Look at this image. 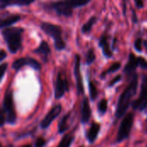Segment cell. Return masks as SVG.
<instances>
[{"label":"cell","instance_id":"6da1fadb","mask_svg":"<svg viewBox=\"0 0 147 147\" xmlns=\"http://www.w3.org/2000/svg\"><path fill=\"white\" fill-rule=\"evenodd\" d=\"M91 0H58L43 4V8L54 11L58 16L70 17L72 16L74 9L85 6Z\"/></svg>","mask_w":147,"mask_h":147},{"label":"cell","instance_id":"7a4b0ae2","mask_svg":"<svg viewBox=\"0 0 147 147\" xmlns=\"http://www.w3.org/2000/svg\"><path fill=\"white\" fill-rule=\"evenodd\" d=\"M137 87H138V75L135 73L131 78V82L129 85L125 89V90L122 92V94L119 98L116 111H115V118L117 120L124 116V115L126 114L127 110L130 106L131 99L136 94Z\"/></svg>","mask_w":147,"mask_h":147},{"label":"cell","instance_id":"3957f363","mask_svg":"<svg viewBox=\"0 0 147 147\" xmlns=\"http://www.w3.org/2000/svg\"><path fill=\"white\" fill-rule=\"evenodd\" d=\"M23 28L16 27H9L3 28L2 35L8 49L11 53H16L22 47V37L23 34Z\"/></svg>","mask_w":147,"mask_h":147},{"label":"cell","instance_id":"277c9868","mask_svg":"<svg viewBox=\"0 0 147 147\" xmlns=\"http://www.w3.org/2000/svg\"><path fill=\"white\" fill-rule=\"evenodd\" d=\"M40 29L54 41V47L58 51H62L65 48V42L63 39V31L60 26L50 22H43L40 23Z\"/></svg>","mask_w":147,"mask_h":147},{"label":"cell","instance_id":"5b68a950","mask_svg":"<svg viewBox=\"0 0 147 147\" xmlns=\"http://www.w3.org/2000/svg\"><path fill=\"white\" fill-rule=\"evenodd\" d=\"M134 115L133 113H128L124 116L118 131V134L116 137V142H121L124 140L127 139L130 135V132L132 130L134 125Z\"/></svg>","mask_w":147,"mask_h":147},{"label":"cell","instance_id":"8992f818","mask_svg":"<svg viewBox=\"0 0 147 147\" xmlns=\"http://www.w3.org/2000/svg\"><path fill=\"white\" fill-rule=\"evenodd\" d=\"M141 67L145 70H147V61L142 57H136L133 53L129 54L128 62L127 63L124 72L127 75L128 78H132L135 74V70L137 67Z\"/></svg>","mask_w":147,"mask_h":147},{"label":"cell","instance_id":"52a82bcc","mask_svg":"<svg viewBox=\"0 0 147 147\" xmlns=\"http://www.w3.org/2000/svg\"><path fill=\"white\" fill-rule=\"evenodd\" d=\"M3 110L6 115V122L9 124H15L16 121V114L14 109L12 93L9 90H7L3 99Z\"/></svg>","mask_w":147,"mask_h":147},{"label":"cell","instance_id":"ba28073f","mask_svg":"<svg viewBox=\"0 0 147 147\" xmlns=\"http://www.w3.org/2000/svg\"><path fill=\"white\" fill-rule=\"evenodd\" d=\"M133 108L140 111L145 110L147 108V75L143 76L140 94L139 98L133 102Z\"/></svg>","mask_w":147,"mask_h":147},{"label":"cell","instance_id":"9c48e42d","mask_svg":"<svg viewBox=\"0 0 147 147\" xmlns=\"http://www.w3.org/2000/svg\"><path fill=\"white\" fill-rule=\"evenodd\" d=\"M69 90L68 81L62 72H59L57 76L54 88V96L56 99L61 98L66 91Z\"/></svg>","mask_w":147,"mask_h":147},{"label":"cell","instance_id":"30bf717a","mask_svg":"<svg viewBox=\"0 0 147 147\" xmlns=\"http://www.w3.org/2000/svg\"><path fill=\"white\" fill-rule=\"evenodd\" d=\"M25 65H28V66H30L32 68H34V70H40L41 68V65L40 64L34 59L33 58H30V57H24V58H20V59H17L16 60H15L12 64V68L15 69L16 71H18L20 70L22 67L25 66Z\"/></svg>","mask_w":147,"mask_h":147},{"label":"cell","instance_id":"8fae6325","mask_svg":"<svg viewBox=\"0 0 147 147\" xmlns=\"http://www.w3.org/2000/svg\"><path fill=\"white\" fill-rule=\"evenodd\" d=\"M62 110V107L61 105H56L54 106L46 115V117L42 120V121L40 122V127L43 129L47 128L51 123L59 115V114L61 113Z\"/></svg>","mask_w":147,"mask_h":147},{"label":"cell","instance_id":"7c38bea8","mask_svg":"<svg viewBox=\"0 0 147 147\" xmlns=\"http://www.w3.org/2000/svg\"><path fill=\"white\" fill-rule=\"evenodd\" d=\"M74 74L76 78L77 83V90L78 94L84 93V85H83V79L80 72V56L78 54L75 57V65H74Z\"/></svg>","mask_w":147,"mask_h":147},{"label":"cell","instance_id":"4fadbf2b","mask_svg":"<svg viewBox=\"0 0 147 147\" xmlns=\"http://www.w3.org/2000/svg\"><path fill=\"white\" fill-rule=\"evenodd\" d=\"M90 115H91V110L90 108L89 100L87 97H85L82 102V110H81V121H82V123L86 124L89 121Z\"/></svg>","mask_w":147,"mask_h":147},{"label":"cell","instance_id":"5bb4252c","mask_svg":"<svg viewBox=\"0 0 147 147\" xmlns=\"http://www.w3.org/2000/svg\"><path fill=\"white\" fill-rule=\"evenodd\" d=\"M99 46L102 47V53L107 58H111L113 56V53H112V51H111V48L108 40V36L105 34H102L99 40Z\"/></svg>","mask_w":147,"mask_h":147},{"label":"cell","instance_id":"9a60e30c","mask_svg":"<svg viewBox=\"0 0 147 147\" xmlns=\"http://www.w3.org/2000/svg\"><path fill=\"white\" fill-rule=\"evenodd\" d=\"M34 52L35 53L40 54V56H42L43 59H44V61L47 62V57L49 56V54L51 53V50H50V47H49V45L47 44V42L45 41V40H42L40 43V45L38 46V47L36 49H34Z\"/></svg>","mask_w":147,"mask_h":147},{"label":"cell","instance_id":"2e32d148","mask_svg":"<svg viewBox=\"0 0 147 147\" xmlns=\"http://www.w3.org/2000/svg\"><path fill=\"white\" fill-rule=\"evenodd\" d=\"M21 19V16L19 15H10L6 16L5 18H3L1 21V28H9L12 25H14L15 23H16L17 22H19Z\"/></svg>","mask_w":147,"mask_h":147},{"label":"cell","instance_id":"e0dca14e","mask_svg":"<svg viewBox=\"0 0 147 147\" xmlns=\"http://www.w3.org/2000/svg\"><path fill=\"white\" fill-rule=\"evenodd\" d=\"M100 132V125L98 123H92L90 130L88 131L87 133V139H88V141L90 143H93L97 136H98V134Z\"/></svg>","mask_w":147,"mask_h":147},{"label":"cell","instance_id":"ac0fdd59","mask_svg":"<svg viewBox=\"0 0 147 147\" xmlns=\"http://www.w3.org/2000/svg\"><path fill=\"white\" fill-rule=\"evenodd\" d=\"M96 16L90 17V18L88 20V22H85V23L83 25V27H82V32H83L84 34H88V33H90V32L91 31V29H92V27H93L94 24L96 23Z\"/></svg>","mask_w":147,"mask_h":147},{"label":"cell","instance_id":"d6986e66","mask_svg":"<svg viewBox=\"0 0 147 147\" xmlns=\"http://www.w3.org/2000/svg\"><path fill=\"white\" fill-rule=\"evenodd\" d=\"M69 117H70V114H67L65 116H63V118L59 121V134H63L67 130V128H68L67 121H68Z\"/></svg>","mask_w":147,"mask_h":147},{"label":"cell","instance_id":"ffe728a7","mask_svg":"<svg viewBox=\"0 0 147 147\" xmlns=\"http://www.w3.org/2000/svg\"><path fill=\"white\" fill-rule=\"evenodd\" d=\"M73 140H74L73 135L66 134L62 138V140H61V141H60V143H59L58 147H70L71 143H72V141H73Z\"/></svg>","mask_w":147,"mask_h":147},{"label":"cell","instance_id":"44dd1931","mask_svg":"<svg viewBox=\"0 0 147 147\" xmlns=\"http://www.w3.org/2000/svg\"><path fill=\"white\" fill-rule=\"evenodd\" d=\"M89 89H90V99L92 101H94L96 96H97V89L96 87V85L94 84V83L92 81L89 82Z\"/></svg>","mask_w":147,"mask_h":147},{"label":"cell","instance_id":"7402d4cb","mask_svg":"<svg viewBox=\"0 0 147 147\" xmlns=\"http://www.w3.org/2000/svg\"><path fill=\"white\" fill-rule=\"evenodd\" d=\"M121 68V63L120 62H116V63H114L102 75V77H105L107 74H109V73H112V72H115V71H117L119 69Z\"/></svg>","mask_w":147,"mask_h":147},{"label":"cell","instance_id":"603a6c76","mask_svg":"<svg viewBox=\"0 0 147 147\" xmlns=\"http://www.w3.org/2000/svg\"><path fill=\"white\" fill-rule=\"evenodd\" d=\"M95 59H96V54L94 53V50L90 48L86 54V63L88 65H90L95 61Z\"/></svg>","mask_w":147,"mask_h":147},{"label":"cell","instance_id":"cb8c5ba5","mask_svg":"<svg viewBox=\"0 0 147 147\" xmlns=\"http://www.w3.org/2000/svg\"><path fill=\"white\" fill-rule=\"evenodd\" d=\"M36 0H14L13 5L17 6H28Z\"/></svg>","mask_w":147,"mask_h":147},{"label":"cell","instance_id":"d4e9b609","mask_svg":"<svg viewBox=\"0 0 147 147\" xmlns=\"http://www.w3.org/2000/svg\"><path fill=\"white\" fill-rule=\"evenodd\" d=\"M108 109V102L106 99H102L101 100V102L98 104V110L101 114H104L106 113Z\"/></svg>","mask_w":147,"mask_h":147},{"label":"cell","instance_id":"484cf974","mask_svg":"<svg viewBox=\"0 0 147 147\" xmlns=\"http://www.w3.org/2000/svg\"><path fill=\"white\" fill-rule=\"evenodd\" d=\"M14 0H0V8L3 9L8 6L13 5Z\"/></svg>","mask_w":147,"mask_h":147},{"label":"cell","instance_id":"4316f807","mask_svg":"<svg viewBox=\"0 0 147 147\" xmlns=\"http://www.w3.org/2000/svg\"><path fill=\"white\" fill-rule=\"evenodd\" d=\"M47 144V141L45 140V139L40 137L36 140L35 143H34V147H44Z\"/></svg>","mask_w":147,"mask_h":147},{"label":"cell","instance_id":"83f0119b","mask_svg":"<svg viewBox=\"0 0 147 147\" xmlns=\"http://www.w3.org/2000/svg\"><path fill=\"white\" fill-rule=\"evenodd\" d=\"M134 47L138 52L142 51V39L141 38L136 39V40L134 41Z\"/></svg>","mask_w":147,"mask_h":147},{"label":"cell","instance_id":"f1b7e54d","mask_svg":"<svg viewBox=\"0 0 147 147\" xmlns=\"http://www.w3.org/2000/svg\"><path fill=\"white\" fill-rule=\"evenodd\" d=\"M7 66H8L7 63H3V64L1 65V67H0V69H1V79L4 76V73H5V71L7 70Z\"/></svg>","mask_w":147,"mask_h":147},{"label":"cell","instance_id":"f546056e","mask_svg":"<svg viewBox=\"0 0 147 147\" xmlns=\"http://www.w3.org/2000/svg\"><path fill=\"white\" fill-rule=\"evenodd\" d=\"M134 3H135L136 7L139 8V9H141L144 6V3H143L142 0H134Z\"/></svg>","mask_w":147,"mask_h":147},{"label":"cell","instance_id":"4dcf8cb0","mask_svg":"<svg viewBox=\"0 0 147 147\" xmlns=\"http://www.w3.org/2000/svg\"><path fill=\"white\" fill-rule=\"evenodd\" d=\"M121 75H119V76L115 77V79H114V80H112V81H111V83L109 84V86H113L115 84H116L117 82H119V81L121 80Z\"/></svg>","mask_w":147,"mask_h":147},{"label":"cell","instance_id":"1f68e13d","mask_svg":"<svg viewBox=\"0 0 147 147\" xmlns=\"http://www.w3.org/2000/svg\"><path fill=\"white\" fill-rule=\"evenodd\" d=\"M6 56H7V53L4 52V50H1V54H0V60L1 61H3L5 58H6Z\"/></svg>","mask_w":147,"mask_h":147},{"label":"cell","instance_id":"d6a6232c","mask_svg":"<svg viewBox=\"0 0 147 147\" xmlns=\"http://www.w3.org/2000/svg\"><path fill=\"white\" fill-rule=\"evenodd\" d=\"M124 3H123V14L126 15V12H127V0H123Z\"/></svg>","mask_w":147,"mask_h":147},{"label":"cell","instance_id":"836d02e7","mask_svg":"<svg viewBox=\"0 0 147 147\" xmlns=\"http://www.w3.org/2000/svg\"><path fill=\"white\" fill-rule=\"evenodd\" d=\"M133 21H134V22H138V18H137L136 14H135L134 11V13H133Z\"/></svg>","mask_w":147,"mask_h":147},{"label":"cell","instance_id":"e575fe53","mask_svg":"<svg viewBox=\"0 0 147 147\" xmlns=\"http://www.w3.org/2000/svg\"><path fill=\"white\" fill-rule=\"evenodd\" d=\"M22 147H32V146L31 145H26V146H23Z\"/></svg>","mask_w":147,"mask_h":147},{"label":"cell","instance_id":"d590c367","mask_svg":"<svg viewBox=\"0 0 147 147\" xmlns=\"http://www.w3.org/2000/svg\"><path fill=\"white\" fill-rule=\"evenodd\" d=\"M144 44H145V47H146V51H147V41H145V42H144Z\"/></svg>","mask_w":147,"mask_h":147},{"label":"cell","instance_id":"8d00e7d4","mask_svg":"<svg viewBox=\"0 0 147 147\" xmlns=\"http://www.w3.org/2000/svg\"><path fill=\"white\" fill-rule=\"evenodd\" d=\"M146 133H147V128H146Z\"/></svg>","mask_w":147,"mask_h":147},{"label":"cell","instance_id":"74e56055","mask_svg":"<svg viewBox=\"0 0 147 147\" xmlns=\"http://www.w3.org/2000/svg\"><path fill=\"white\" fill-rule=\"evenodd\" d=\"M80 147H84V146H80Z\"/></svg>","mask_w":147,"mask_h":147},{"label":"cell","instance_id":"f35d334b","mask_svg":"<svg viewBox=\"0 0 147 147\" xmlns=\"http://www.w3.org/2000/svg\"><path fill=\"white\" fill-rule=\"evenodd\" d=\"M146 121H147V120H146Z\"/></svg>","mask_w":147,"mask_h":147},{"label":"cell","instance_id":"ab89813d","mask_svg":"<svg viewBox=\"0 0 147 147\" xmlns=\"http://www.w3.org/2000/svg\"><path fill=\"white\" fill-rule=\"evenodd\" d=\"M146 147H147V146H146Z\"/></svg>","mask_w":147,"mask_h":147}]
</instances>
